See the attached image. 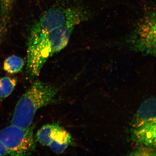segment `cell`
Instances as JSON below:
<instances>
[{
    "label": "cell",
    "mask_w": 156,
    "mask_h": 156,
    "mask_svg": "<svg viewBox=\"0 0 156 156\" xmlns=\"http://www.w3.org/2000/svg\"><path fill=\"white\" fill-rule=\"evenodd\" d=\"M74 26L66 24L32 38H27L26 71L34 78L41 73L48 59L66 48Z\"/></svg>",
    "instance_id": "obj_1"
},
{
    "label": "cell",
    "mask_w": 156,
    "mask_h": 156,
    "mask_svg": "<svg viewBox=\"0 0 156 156\" xmlns=\"http://www.w3.org/2000/svg\"><path fill=\"white\" fill-rule=\"evenodd\" d=\"M58 88L41 81L34 83L18 100L11 124L23 128L31 126L37 111L55 101Z\"/></svg>",
    "instance_id": "obj_2"
},
{
    "label": "cell",
    "mask_w": 156,
    "mask_h": 156,
    "mask_svg": "<svg viewBox=\"0 0 156 156\" xmlns=\"http://www.w3.org/2000/svg\"><path fill=\"white\" fill-rule=\"evenodd\" d=\"M0 141L8 150L9 155H30L36 147L34 126L23 128L11 124L0 131Z\"/></svg>",
    "instance_id": "obj_3"
},
{
    "label": "cell",
    "mask_w": 156,
    "mask_h": 156,
    "mask_svg": "<svg viewBox=\"0 0 156 156\" xmlns=\"http://www.w3.org/2000/svg\"><path fill=\"white\" fill-rule=\"evenodd\" d=\"M81 13L69 8H53L42 14L32 25L27 38L35 37L66 24L75 25L80 21Z\"/></svg>",
    "instance_id": "obj_4"
},
{
    "label": "cell",
    "mask_w": 156,
    "mask_h": 156,
    "mask_svg": "<svg viewBox=\"0 0 156 156\" xmlns=\"http://www.w3.org/2000/svg\"><path fill=\"white\" fill-rule=\"evenodd\" d=\"M15 0H0V34L9 31Z\"/></svg>",
    "instance_id": "obj_5"
},
{
    "label": "cell",
    "mask_w": 156,
    "mask_h": 156,
    "mask_svg": "<svg viewBox=\"0 0 156 156\" xmlns=\"http://www.w3.org/2000/svg\"><path fill=\"white\" fill-rule=\"evenodd\" d=\"M71 139L69 134L59 126L49 147L55 153H62L69 145Z\"/></svg>",
    "instance_id": "obj_6"
},
{
    "label": "cell",
    "mask_w": 156,
    "mask_h": 156,
    "mask_svg": "<svg viewBox=\"0 0 156 156\" xmlns=\"http://www.w3.org/2000/svg\"><path fill=\"white\" fill-rule=\"evenodd\" d=\"M59 126L56 124H47L43 126L37 133V140L42 145L49 146Z\"/></svg>",
    "instance_id": "obj_7"
},
{
    "label": "cell",
    "mask_w": 156,
    "mask_h": 156,
    "mask_svg": "<svg viewBox=\"0 0 156 156\" xmlns=\"http://www.w3.org/2000/svg\"><path fill=\"white\" fill-rule=\"evenodd\" d=\"M24 60L20 56L13 55L6 58L4 62V70L13 74L20 72L24 66Z\"/></svg>",
    "instance_id": "obj_8"
},
{
    "label": "cell",
    "mask_w": 156,
    "mask_h": 156,
    "mask_svg": "<svg viewBox=\"0 0 156 156\" xmlns=\"http://www.w3.org/2000/svg\"><path fill=\"white\" fill-rule=\"evenodd\" d=\"M17 82L16 78L5 76L0 78V99H5L11 95Z\"/></svg>",
    "instance_id": "obj_9"
},
{
    "label": "cell",
    "mask_w": 156,
    "mask_h": 156,
    "mask_svg": "<svg viewBox=\"0 0 156 156\" xmlns=\"http://www.w3.org/2000/svg\"><path fill=\"white\" fill-rule=\"evenodd\" d=\"M9 155V153L5 147L0 141V156Z\"/></svg>",
    "instance_id": "obj_10"
}]
</instances>
